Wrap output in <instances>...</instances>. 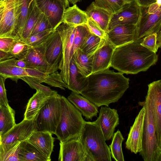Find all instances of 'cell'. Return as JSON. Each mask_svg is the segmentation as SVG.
Wrapping results in <instances>:
<instances>
[{"mask_svg":"<svg viewBox=\"0 0 161 161\" xmlns=\"http://www.w3.org/2000/svg\"><path fill=\"white\" fill-rule=\"evenodd\" d=\"M86 89L81 94L97 107H108L118 101L129 87V78L109 69L88 77Z\"/></svg>","mask_w":161,"mask_h":161,"instance_id":"6da1fadb","label":"cell"},{"mask_svg":"<svg viewBox=\"0 0 161 161\" xmlns=\"http://www.w3.org/2000/svg\"><path fill=\"white\" fill-rule=\"evenodd\" d=\"M158 59L156 53L142 46L140 42L133 41L115 48L111 64L123 74H135L147 70Z\"/></svg>","mask_w":161,"mask_h":161,"instance_id":"7a4b0ae2","label":"cell"},{"mask_svg":"<svg viewBox=\"0 0 161 161\" xmlns=\"http://www.w3.org/2000/svg\"><path fill=\"white\" fill-rule=\"evenodd\" d=\"M80 140L92 161H111L110 150L98 124L85 121Z\"/></svg>","mask_w":161,"mask_h":161,"instance_id":"3957f363","label":"cell"},{"mask_svg":"<svg viewBox=\"0 0 161 161\" xmlns=\"http://www.w3.org/2000/svg\"><path fill=\"white\" fill-rule=\"evenodd\" d=\"M61 113L55 134L60 142L79 137L85 121L82 114L67 98H60Z\"/></svg>","mask_w":161,"mask_h":161,"instance_id":"277c9868","label":"cell"},{"mask_svg":"<svg viewBox=\"0 0 161 161\" xmlns=\"http://www.w3.org/2000/svg\"><path fill=\"white\" fill-rule=\"evenodd\" d=\"M139 105L145 108L142 149L139 152L144 161H161V148L158 144L150 101L146 96Z\"/></svg>","mask_w":161,"mask_h":161,"instance_id":"5b68a950","label":"cell"},{"mask_svg":"<svg viewBox=\"0 0 161 161\" xmlns=\"http://www.w3.org/2000/svg\"><path fill=\"white\" fill-rule=\"evenodd\" d=\"M61 97L51 96L40 109L36 116V130L55 134L61 116Z\"/></svg>","mask_w":161,"mask_h":161,"instance_id":"8992f818","label":"cell"},{"mask_svg":"<svg viewBox=\"0 0 161 161\" xmlns=\"http://www.w3.org/2000/svg\"><path fill=\"white\" fill-rule=\"evenodd\" d=\"M76 27L62 23L56 28L62 42V54L58 63L59 74L63 81L69 85L70 80V64Z\"/></svg>","mask_w":161,"mask_h":161,"instance_id":"52a82bcc","label":"cell"},{"mask_svg":"<svg viewBox=\"0 0 161 161\" xmlns=\"http://www.w3.org/2000/svg\"><path fill=\"white\" fill-rule=\"evenodd\" d=\"M3 4L4 9L0 23V36L17 39L16 31L21 1L4 0Z\"/></svg>","mask_w":161,"mask_h":161,"instance_id":"ba28073f","label":"cell"},{"mask_svg":"<svg viewBox=\"0 0 161 161\" xmlns=\"http://www.w3.org/2000/svg\"><path fill=\"white\" fill-rule=\"evenodd\" d=\"M140 7V16L136 25L135 41L140 42L146 36L161 31V7L154 14H149L148 7Z\"/></svg>","mask_w":161,"mask_h":161,"instance_id":"9c48e42d","label":"cell"},{"mask_svg":"<svg viewBox=\"0 0 161 161\" xmlns=\"http://www.w3.org/2000/svg\"><path fill=\"white\" fill-rule=\"evenodd\" d=\"M140 14V7L136 0L126 3L119 10L112 14L107 31L119 25H137Z\"/></svg>","mask_w":161,"mask_h":161,"instance_id":"30bf717a","label":"cell"},{"mask_svg":"<svg viewBox=\"0 0 161 161\" xmlns=\"http://www.w3.org/2000/svg\"><path fill=\"white\" fill-rule=\"evenodd\" d=\"M35 130H36V117L30 120L24 119L1 136L0 142L4 144L8 145L21 142L27 140Z\"/></svg>","mask_w":161,"mask_h":161,"instance_id":"8fae6325","label":"cell"},{"mask_svg":"<svg viewBox=\"0 0 161 161\" xmlns=\"http://www.w3.org/2000/svg\"><path fill=\"white\" fill-rule=\"evenodd\" d=\"M59 161H92L79 137L60 143Z\"/></svg>","mask_w":161,"mask_h":161,"instance_id":"7c38bea8","label":"cell"},{"mask_svg":"<svg viewBox=\"0 0 161 161\" xmlns=\"http://www.w3.org/2000/svg\"><path fill=\"white\" fill-rule=\"evenodd\" d=\"M147 96L151 105L158 144L161 148V80L148 85Z\"/></svg>","mask_w":161,"mask_h":161,"instance_id":"4fadbf2b","label":"cell"},{"mask_svg":"<svg viewBox=\"0 0 161 161\" xmlns=\"http://www.w3.org/2000/svg\"><path fill=\"white\" fill-rule=\"evenodd\" d=\"M46 50V42L29 48L23 58L27 64V68H35L49 73L57 71L58 65H51L47 62Z\"/></svg>","mask_w":161,"mask_h":161,"instance_id":"5bb4252c","label":"cell"},{"mask_svg":"<svg viewBox=\"0 0 161 161\" xmlns=\"http://www.w3.org/2000/svg\"><path fill=\"white\" fill-rule=\"evenodd\" d=\"M142 108L136 116L135 121L130 127L128 137L125 142L126 148L132 153L136 154L142 149L145 108Z\"/></svg>","mask_w":161,"mask_h":161,"instance_id":"9a60e30c","label":"cell"},{"mask_svg":"<svg viewBox=\"0 0 161 161\" xmlns=\"http://www.w3.org/2000/svg\"><path fill=\"white\" fill-rule=\"evenodd\" d=\"M96 121L100 127L105 141L112 139L115 128L119 124L117 110L108 107L102 106Z\"/></svg>","mask_w":161,"mask_h":161,"instance_id":"2e32d148","label":"cell"},{"mask_svg":"<svg viewBox=\"0 0 161 161\" xmlns=\"http://www.w3.org/2000/svg\"><path fill=\"white\" fill-rule=\"evenodd\" d=\"M136 25L117 26L106 33V38L115 47L135 41Z\"/></svg>","mask_w":161,"mask_h":161,"instance_id":"e0dca14e","label":"cell"},{"mask_svg":"<svg viewBox=\"0 0 161 161\" xmlns=\"http://www.w3.org/2000/svg\"><path fill=\"white\" fill-rule=\"evenodd\" d=\"M115 48L106 38L93 54L92 74L109 69Z\"/></svg>","mask_w":161,"mask_h":161,"instance_id":"ac0fdd59","label":"cell"},{"mask_svg":"<svg viewBox=\"0 0 161 161\" xmlns=\"http://www.w3.org/2000/svg\"><path fill=\"white\" fill-rule=\"evenodd\" d=\"M41 11L47 17L53 29H56L60 25L65 9L62 4L58 0H35Z\"/></svg>","mask_w":161,"mask_h":161,"instance_id":"d6986e66","label":"cell"},{"mask_svg":"<svg viewBox=\"0 0 161 161\" xmlns=\"http://www.w3.org/2000/svg\"><path fill=\"white\" fill-rule=\"evenodd\" d=\"M16 59L12 57L0 61V75L6 79L10 78L16 82L21 79L29 84L33 78L29 76L26 69L15 65Z\"/></svg>","mask_w":161,"mask_h":161,"instance_id":"ffe728a7","label":"cell"},{"mask_svg":"<svg viewBox=\"0 0 161 161\" xmlns=\"http://www.w3.org/2000/svg\"><path fill=\"white\" fill-rule=\"evenodd\" d=\"M26 140L46 157L51 159L54 142V138L51 133L47 131L35 130Z\"/></svg>","mask_w":161,"mask_h":161,"instance_id":"44dd1931","label":"cell"},{"mask_svg":"<svg viewBox=\"0 0 161 161\" xmlns=\"http://www.w3.org/2000/svg\"><path fill=\"white\" fill-rule=\"evenodd\" d=\"M62 42L56 29L46 42L45 55L48 63L58 65L62 54Z\"/></svg>","mask_w":161,"mask_h":161,"instance_id":"7402d4cb","label":"cell"},{"mask_svg":"<svg viewBox=\"0 0 161 161\" xmlns=\"http://www.w3.org/2000/svg\"><path fill=\"white\" fill-rule=\"evenodd\" d=\"M67 99L86 119L92 120L97 115V107L80 94L72 92Z\"/></svg>","mask_w":161,"mask_h":161,"instance_id":"603a6c76","label":"cell"},{"mask_svg":"<svg viewBox=\"0 0 161 161\" xmlns=\"http://www.w3.org/2000/svg\"><path fill=\"white\" fill-rule=\"evenodd\" d=\"M88 18L86 11L80 9L75 4L64 10L60 24L64 23L77 26L86 25Z\"/></svg>","mask_w":161,"mask_h":161,"instance_id":"cb8c5ba5","label":"cell"},{"mask_svg":"<svg viewBox=\"0 0 161 161\" xmlns=\"http://www.w3.org/2000/svg\"><path fill=\"white\" fill-rule=\"evenodd\" d=\"M53 96L47 95L40 91L36 90L28 101L24 119L30 120L34 119L40 109Z\"/></svg>","mask_w":161,"mask_h":161,"instance_id":"d4e9b609","label":"cell"},{"mask_svg":"<svg viewBox=\"0 0 161 161\" xmlns=\"http://www.w3.org/2000/svg\"><path fill=\"white\" fill-rule=\"evenodd\" d=\"M19 161H50L34 145L27 140L20 142L19 148Z\"/></svg>","mask_w":161,"mask_h":161,"instance_id":"484cf974","label":"cell"},{"mask_svg":"<svg viewBox=\"0 0 161 161\" xmlns=\"http://www.w3.org/2000/svg\"><path fill=\"white\" fill-rule=\"evenodd\" d=\"M85 11L88 17L93 19L106 33L113 13L97 6L94 2L87 7Z\"/></svg>","mask_w":161,"mask_h":161,"instance_id":"4316f807","label":"cell"},{"mask_svg":"<svg viewBox=\"0 0 161 161\" xmlns=\"http://www.w3.org/2000/svg\"><path fill=\"white\" fill-rule=\"evenodd\" d=\"M93 55H88L80 49L74 53L72 60L78 72L85 77L92 74Z\"/></svg>","mask_w":161,"mask_h":161,"instance_id":"83f0119b","label":"cell"},{"mask_svg":"<svg viewBox=\"0 0 161 161\" xmlns=\"http://www.w3.org/2000/svg\"><path fill=\"white\" fill-rule=\"evenodd\" d=\"M69 74V83L67 88L72 92L81 94L87 87L88 78L83 76L78 72L72 59L70 64Z\"/></svg>","mask_w":161,"mask_h":161,"instance_id":"f1b7e54d","label":"cell"},{"mask_svg":"<svg viewBox=\"0 0 161 161\" xmlns=\"http://www.w3.org/2000/svg\"><path fill=\"white\" fill-rule=\"evenodd\" d=\"M41 12L35 0H33L29 7L27 19L21 36L22 41L25 42L31 36Z\"/></svg>","mask_w":161,"mask_h":161,"instance_id":"f546056e","label":"cell"},{"mask_svg":"<svg viewBox=\"0 0 161 161\" xmlns=\"http://www.w3.org/2000/svg\"><path fill=\"white\" fill-rule=\"evenodd\" d=\"M15 112L10 106H0V136L8 131L16 124Z\"/></svg>","mask_w":161,"mask_h":161,"instance_id":"4dcf8cb0","label":"cell"},{"mask_svg":"<svg viewBox=\"0 0 161 161\" xmlns=\"http://www.w3.org/2000/svg\"><path fill=\"white\" fill-rule=\"evenodd\" d=\"M106 38H101L89 31L84 36L80 49L88 55H93Z\"/></svg>","mask_w":161,"mask_h":161,"instance_id":"1f68e13d","label":"cell"},{"mask_svg":"<svg viewBox=\"0 0 161 161\" xmlns=\"http://www.w3.org/2000/svg\"><path fill=\"white\" fill-rule=\"evenodd\" d=\"M20 142L5 145L0 141V161H19L18 151Z\"/></svg>","mask_w":161,"mask_h":161,"instance_id":"d6a6232c","label":"cell"},{"mask_svg":"<svg viewBox=\"0 0 161 161\" xmlns=\"http://www.w3.org/2000/svg\"><path fill=\"white\" fill-rule=\"evenodd\" d=\"M111 144L109 145L111 156L116 161H124L122 144L125 140L119 130L114 133Z\"/></svg>","mask_w":161,"mask_h":161,"instance_id":"836d02e7","label":"cell"},{"mask_svg":"<svg viewBox=\"0 0 161 161\" xmlns=\"http://www.w3.org/2000/svg\"><path fill=\"white\" fill-rule=\"evenodd\" d=\"M20 14L18 20L16 34L17 38L21 40V36L27 19L29 7L33 0H21Z\"/></svg>","mask_w":161,"mask_h":161,"instance_id":"e575fe53","label":"cell"},{"mask_svg":"<svg viewBox=\"0 0 161 161\" xmlns=\"http://www.w3.org/2000/svg\"><path fill=\"white\" fill-rule=\"evenodd\" d=\"M130 1L128 0H95L94 2L97 6L114 14L125 4Z\"/></svg>","mask_w":161,"mask_h":161,"instance_id":"d590c367","label":"cell"},{"mask_svg":"<svg viewBox=\"0 0 161 161\" xmlns=\"http://www.w3.org/2000/svg\"><path fill=\"white\" fill-rule=\"evenodd\" d=\"M31 47L25 42L16 39L9 53L13 57L20 59L24 58L28 49Z\"/></svg>","mask_w":161,"mask_h":161,"instance_id":"8d00e7d4","label":"cell"},{"mask_svg":"<svg viewBox=\"0 0 161 161\" xmlns=\"http://www.w3.org/2000/svg\"><path fill=\"white\" fill-rule=\"evenodd\" d=\"M55 30L49 29L32 35L25 42L31 47L38 46L46 42Z\"/></svg>","mask_w":161,"mask_h":161,"instance_id":"74e56055","label":"cell"},{"mask_svg":"<svg viewBox=\"0 0 161 161\" xmlns=\"http://www.w3.org/2000/svg\"><path fill=\"white\" fill-rule=\"evenodd\" d=\"M89 31L86 25H79L76 27L72 51V57L75 52L80 48L84 36Z\"/></svg>","mask_w":161,"mask_h":161,"instance_id":"f35d334b","label":"cell"},{"mask_svg":"<svg viewBox=\"0 0 161 161\" xmlns=\"http://www.w3.org/2000/svg\"><path fill=\"white\" fill-rule=\"evenodd\" d=\"M51 29L53 28L47 17L41 12L31 36Z\"/></svg>","mask_w":161,"mask_h":161,"instance_id":"ab89813d","label":"cell"},{"mask_svg":"<svg viewBox=\"0 0 161 161\" xmlns=\"http://www.w3.org/2000/svg\"><path fill=\"white\" fill-rule=\"evenodd\" d=\"M157 34L153 33L144 37L141 44L150 50L156 53L158 50L157 45Z\"/></svg>","mask_w":161,"mask_h":161,"instance_id":"60d3db41","label":"cell"},{"mask_svg":"<svg viewBox=\"0 0 161 161\" xmlns=\"http://www.w3.org/2000/svg\"><path fill=\"white\" fill-rule=\"evenodd\" d=\"M91 33L101 38L106 37V33L98 24L91 18H88L86 24Z\"/></svg>","mask_w":161,"mask_h":161,"instance_id":"b9f144b4","label":"cell"},{"mask_svg":"<svg viewBox=\"0 0 161 161\" xmlns=\"http://www.w3.org/2000/svg\"><path fill=\"white\" fill-rule=\"evenodd\" d=\"M6 79L0 75V106L8 107V104L7 97L5 82Z\"/></svg>","mask_w":161,"mask_h":161,"instance_id":"7bdbcfd3","label":"cell"},{"mask_svg":"<svg viewBox=\"0 0 161 161\" xmlns=\"http://www.w3.org/2000/svg\"><path fill=\"white\" fill-rule=\"evenodd\" d=\"M16 39L10 37L0 36V50L9 53Z\"/></svg>","mask_w":161,"mask_h":161,"instance_id":"ee69618b","label":"cell"},{"mask_svg":"<svg viewBox=\"0 0 161 161\" xmlns=\"http://www.w3.org/2000/svg\"><path fill=\"white\" fill-rule=\"evenodd\" d=\"M161 0H157V2L152 4L148 7L147 11L149 14L155 13L158 9L161 8Z\"/></svg>","mask_w":161,"mask_h":161,"instance_id":"f6af8a7d","label":"cell"},{"mask_svg":"<svg viewBox=\"0 0 161 161\" xmlns=\"http://www.w3.org/2000/svg\"><path fill=\"white\" fill-rule=\"evenodd\" d=\"M140 6L148 7L153 3H156L157 0H136Z\"/></svg>","mask_w":161,"mask_h":161,"instance_id":"bcb514c9","label":"cell"},{"mask_svg":"<svg viewBox=\"0 0 161 161\" xmlns=\"http://www.w3.org/2000/svg\"><path fill=\"white\" fill-rule=\"evenodd\" d=\"M15 64L18 67L24 69L27 68L28 67L26 62L23 58L20 59H17L15 62Z\"/></svg>","mask_w":161,"mask_h":161,"instance_id":"7dc6e473","label":"cell"},{"mask_svg":"<svg viewBox=\"0 0 161 161\" xmlns=\"http://www.w3.org/2000/svg\"><path fill=\"white\" fill-rule=\"evenodd\" d=\"M13 57L9 53H7L0 50V61Z\"/></svg>","mask_w":161,"mask_h":161,"instance_id":"c3c4849f","label":"cell"},{"mask_svg":"<svg viewBox=\"0 0 161 161\" xmlns=\"http://www.w3.org/2000/svg\"><path fill=\"white\" fill-rule=\"evenodd\" d=\"M63 5L64 9L69 7V2L68 0H58Z\"/></svg>","mask_w":161,"mask_h":161,"instance_id":"681fc988","label":"cell"},{"mask_svg":"<svg viewBox=\"0 0 161 161\" xmlns=\"http://www.w3.org/2000/svg\"><path fill=\"white\" fill-rule=\"evenodd\" d=\"M81 0H68L69 2L74 5L78 2H80Z\"/></svg>","mask_w":161,"mask_h":161,"instance_id":"f907efd6","label":"cell"},{"mask_svg":"<svg viewBox=\"0 0 161 161\" xmlns=\"http://www.w3.org/2000/svg\"><path fill=\"white\" fill-rule=\"evenodd\" d=\"M4 9L3 2L2 4L0 6V16L3 14Z\"/></svg>","mask_w":161,"mask_h":161,"instance_id":"816d5d0a","label":"cell"},{"mask_svg":"<svg viewBox=\"0 0 161 161\" xmlns=\"http://www.w3.org/2000/svg\"><path fill=\"white\" fill-rule=\"evenodd\" d=\"M4 0H0V4L2 3L3 2Z\"/></svg>","mask_w":161,"mask_h":161,"instance_id":"f5cc1de1","label":"cell"},{"mask_svg":"<svg viewBox=\"0 0 161 161\" xmlns=\"http://www.w3.org/2000/svg\"><path fill=\"white\" fill-rule=\"evenodd\" d=\"M3 14H1V15L0 16V22H1V19H2V16Z\"/></svg>","mask_w":161,"mask_h":161,"instance_id":"db71d44e","label":"cell"},{"mask_svg":"<svg viewBox=\"0 0 161 161\" xmlns=\"http://www.w3.org/2000/svg\"><path fill=\"white\" fill-rule=\"evenodd\" d=\"M128 1H132V0H128Z\"/></svg>","mask_w":161,"mask_h":161,"instance_id":"11a10c76","label":"cell"},{"mask_svg":"<svg viewBox=\"0 0 161 161\" xmlns=\"http://www.w3.org/2000/svg\"><path fill=\"white\" fill-rule=\"evenodd\" d=\"M1 136H0V140H1Z\"/></svg>","mask_w":161,"mask_h":161,"instance_id":"9f6ffc18","label":"cell"}]
</instances>
